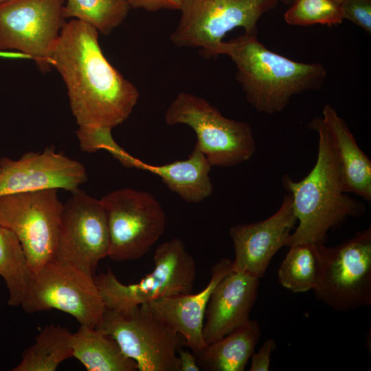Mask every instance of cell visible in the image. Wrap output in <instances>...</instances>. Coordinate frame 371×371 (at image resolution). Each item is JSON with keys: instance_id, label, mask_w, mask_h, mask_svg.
Here are the masks:
<instances>
[{"instance_id": "d6a6232c", "label": "cell", "mask_w": 371, "mask_h": 371, "mask_svg": "<svg viewBox=\"0 0 371 371\" xmlns=\"http://www.w3.org/2000/svg\"><path fill=\"white\" fill-rule=\"evenodd\" d=\"M334 2L337 3V4L339 5H341V3L344 1V0H332Z\"/></svg>"}, {"instance_id": "603a6c76", "label": "cell", "mask_w": 371, "mask_h": 371, "mask_svg": "<svg viewBox=\"0 0 371 371\" xmlns=\"http://www.w3.org/2000/svg\"><path fill=\"white\" fill-rule=\"evenodd\" d=\"M30 275L19 239L12 231L0 225V276L8 291L10 306L21 305Z\"/></svg>"}, {"instance_id": "e0dca14e", "label": "cell", "mask_w": 371, "mask_h": 371, "mask_svg": "<svg viewBox=\"0 0 371 371\" xmlns=\"http://www.w3.org/2000/svg\"><path fill=\"white\" fill-rule=\"evenodd\" d=\"M232 270L233 260L222 258L212 267L210 280L200 292L164 297L148 303L154 313L180 334L186 346L196 354L207 346L203 327L211 293Z\"/></svg>"}, {"instance_id": "ba28073f", "label": "cell", "mask_w": 371, "mask_h": 371, "mask_svg": "<svg viewBox=\"0 0 371 371\" xmlns=\"http://www.w3.org/2000/svg\"><path fill=\"white\" fill-rule=\"evenodd\" d=\"M21 306L28 313L58 309L80 325L94 328L100 326L106 309L94 277L56 259L31 273Z\"/></svg>"}, {"instance_id": "ffe728a7", "label": "cell", "mask_w": 371, "mask_h": 371, "mask_svg": "<svg viewBox=\"0 0 371 371\" xmlns=\"http://www.w3.org/2000/svg\"><path fill=\"white\" fill-rule=\"evenodd\" d=\"M73 357L89 371H135L137 363L101 329L80 325L71 335Z\"/></svg>"}, {"instance_id": "5bb4252c", "label": "cell", "mask_w": 371, "mask_h": 371, "mask_svg": "<svg viewBox=\"0 0 371 371\" xmlns=\"http://www.w3.org/2000/svg\"><path fill=\"white\" fill-rule=\"evenodd\" d=\"M87 180L85 166L56 153L52 146L43 152L26 153L17 160L0 159V196L51 188L73 193Z\"/></svg>"}, {"instance_id": "6da1fadb", "label": "cell", "mask_w": 371, "mask_h": 371, "mask_svg": "<svg viewBox=\"0 0 371 371\" xmlns=\"http://www.w3.org/2000/svg\"><path fill=\"white\" fill-rule=\"evenodd\" d=\"M98 33L86 23L69 20L48 60L63 78L78 126L112 129L129 117L139 93L106 58Z\"/></svg>"}, {"instance_id": "5b68a950", "label": "cell", "mask_w": 371, "mask_h": 371, "mask_svg": "<svg viewBox=\"0 0 371 371\" xmlns=\"http://www.w3.org/2000/svg\"><path fill=\"white\" fill-rule=\"evenodd\" d=\"M153 271L135 284H122L109 269L94 276L106 309L126 311L161 298L192 293L196 276L194 258L180 238L161 244Z\"/></svg>"}, {"instance_id": "f1b7e54d", "label": "cell", "mask_w": 371, "mask_h": 371, "mask_svg": "<svg viewBox=\"0 0 371 371\" xmlns=\"http://www.w3.org/2000/svg\"><path fill=\"white\" fill-rule=\"evenodd\" d=\"M276 348V342L273 339H267L258 352L251 355L249 371H268L271 362V355Z\"/></svg>"}, {"instance_id": "277c9868", "label": "cell", "mask_w": 371, "mask_h": 371, "mask_svg": "<svg viewBox=\"0 0 371 371\" xmlns=\"http://www.w3.org/2000/svg\"><path fill=\"white\" fill-rule=\"evenodd\" d=\"M169 126L185 124L193 129L196 145L212 166L230 167L249 160L256 151L250 125L223 116L203 98L180 92L167 108Z\"/></svg>"}, {"instance_id": "7402d4cb", "label": "cell", "mask_w": 371, "mask_h": 371, "mask_svg": "<svg viewBox=\"0 0 371 371\" xmlns=\"http://www.w3.org/2000/svg\"><path fill=\"white\" fill-rule=\"evenodd\" d=\"M72 333L60 325L46 326L27 348L20 363L12 371H55L65 360L73 357Z\"/></svg>"}, {"instance_id": "8fae6325", "label": "cell", "mask_w": 371, "mask_h": 371, "mask_svg": "<svg viewBox=\"0 0 371 371\" xmlns=\"http://www.w3.org/2000/svg\"><path fill=\"white\" fill-rule=\"evenodd\" d=\"M109 231L108 256L114 260L143 257L162 236L166 218L157 199L149 192L132 188L112 191L101 199Z\"/></svg>"}, {"instance_id": "83f0119b", "label": "cell", "mask_w": 371, "mask_h": 371, "mask_svg": "<svg viewBox=\"0 0 371 371\" xmlns=\"http://www.w3.org/2000/svg\"><path fill=\"white\" fill-rule=\"evenodd\" d=\"M344 19L371 33V0H344L340 5Z\"/></svg>"}, {"instance_id": "836d02e7", "label": "cell", "mask_w": 371, "mask_h": 371, "mask_svg": "<svg viewBox=\"0 0 371 371\" xmlns=\"http://www.w3.org/2000/svg\"><path fill=\"white\" fill-rule=\"evenodd\" d=\"M10 1V0H0V3H4V2H6V1Z\"/></svg>"}, {"instance_id": "52a82bcc", "label": "cell", "mask_w": 371, "mask_h": 371, "mask_svg": "<svg viewBox=\"0 0 371 371\" xmlns=\"http://www.w3.org/2000/svg\"><path fill=\"white\" fill-rule=\"evenodd\" d=\"M280 0H182L179 23L170 41L179 47H198L205 58L217 56L223 38L236 27L256 34L262 14Z\"/></svg>"}, {"instance_id": "4dcf8cb0", "label": "cell", "mask_w": 371, "mask_h": 371, "mask_svg": "<svg viewBox=\"0 0 371 371\" xmlns=\"http://www.w3.org/2000/svg\"><path fill=\"white\" fill-rule=\"evenodd\" d=\"M179 357V371H199V366L197 365L196 358L188 350L177 349Z\"/></svg>"}, {"instance_id": "1f68e13d", "label": "cell", "mask_w": 371, "mask_h": 371, "mask_svg": "<svg viewBox=\"0 0 371 371\" xmlns=\"http://www.w3.org/2000/svg\"><path fill=\"white\" fill-rule=\"evenodd\" d=\"M285 4H291L294 0H281Z\"/></svg>"}, {"instance_id": "f546056e", "label": "cell", "mask_w": 371, "mask_h": 371, "mask_svg": "<svg viewBox=\"0 0 371 371\" xmlns=\"http://www.w3.org/2000/svg\"><path fill=\"white\" fill-rule=\"evenodd\" d=\"M130 8L156 12L162 9L179 10L182 0H126Z\"/></svg>"}, {"instance_id": "3957f363", "label": "cell", "mask_w": 371, "mask_h": 371, "mask_svg": "<svg viewBox=\"0 0 371 371\" xmlns=\"http://www.w3.org/2000/svg\"><path fill=\"white\" fill-rule=\"evenodd\" d=\"M216 54L231 58L247 102L257 111L269 115L284 110L293 95L320 88L326 77L323 65L278 54L262 44L256 34L244 33L223 41Z\"/></svg>"}, {"instance_id": "d4e9b609", "label": "cell", "mask_w": 371, "mask_h": 371, "mask_svg": "<svg viewBox=\"0 0 371 371\" xmlns=\"http://www.w3.org/2000/svg\"><path fill=\"white\" fill-rule=\"evenodd\" d=\"M289 248L278 269L279 283L293 293L313 290L319 271L315 246L300 244Z\"/></svg>"}, {"instance_id": "cb8c5ba5", "label": "cell", "mask_w": 371, "mask_h": 371, "mask_svg": "<svg viewBox=\"0 0 371 371\" xmlns=\"http://www.w3.org/2000/svg\"><path fill=\"white\" fill-rule=\"evenodd\" d=\"M130 9L126 0H66L63 14L108 35L125 20Z\"/></svg>"}, {"instance_id": "9a60e30c", "label": "cell", "mask_w": 371, "mask_h": 371, "mask_svg": "<svg viewBox=\"0 0 371 371\" xmlns=\"http://www.w3.org/2000/svg\"><path fill=\"white\" fill-rule=\"evenodd\" d=\"M297 221L292 197L288 193L270 217L232 226L229 233L235 254L233 270L262 278L273 257L286 245Z\"/></svg>"}, {"instance_id": "7a4b0ae2", "label": "cell", "mask_w": 371, "mask_h": 371, "mask_svg": "<svg viewBox=\"0 0 371 371\" xmlns=\"http://www.w3.org/2000/svg\"><path fill=\"white\" fill-rule=\"evenodd\" d=\"M318 134L317 160L311 172L298 181L288 175L282 179L291 194L298 225L290 234L286 247L326 243L328 232L341 227L350 217L358 218L365 205L344 192L336 155L322 117L308 124Z\"/></svg>"}, {"instance_id": "4316f807", "label": "cell", "mask_w": 371, "mask_h": 371, "mask_svg": "<svg viewBox=\"0 0 371 371\" xmlns=\"http://www.w3.org/2000/svg\"><path fill=\"white\" fill-rule=\"evenodd\" d=\"M111 130L109 128L79 126L76 133L81 150L86 153L107 150L124 167L136 169L139 159L131 156L116 143Z\"/></svg>"}, {"instance_id": "4fadbf2b", "label": "cell", "mask_w": 371, "mask_h": 371, "mask_svg": "<svg viewBox=\"0 0 371 371\" xmlns=\"http://www.w3.org/2000/svg\"><path fill=\"white\" fill-rule=\"evenodd\" d=\"M63 205L54 259L93 276L108 256L110 238L101 200L78 189Z\"/></svg>"}, {"instance_id": "44dd1931", "label": "cell", "mask_w": 371, "mask_h": 371, "mask_svg": "<svg viewBox=\"0 0 371 371\" xmlns=\"http://www.w3.org/2000/svg\"><path fill=\"white\" fill-rule=\"evenodd\" d=\"M261 336L259 324L249 319L196 355L212 371H243Z\"/></svg>"}, {"instance_id": "d6986e66", "label": "cell", "mask_w": 371, "mask_h": 371, "mask_svg": "<svg viewBox=\"0 0 371 371\" xmlns=\"http://www.w3.org/2000/svg\"><path fill=\"white\" fill-rule=\"evenodd\" d=\"M212 165L195 144L186 159L159 166L141 162L139 170L157 175L173 192L188 203H197L213 192L210 176Z\"/></svg>"}, {"instance_id": "9c48e42d", "label": "cell", "mask_w": 371, "mask_h": 371, "mask_svg": "<svg viewBox=\"0 0 371 371\" xmlns=\"http://www.w3.org/2000/svg\"><path fill=\"white\" fill-rule=\"evenodd\" d=\"M63 205L56 188L0 196V225L19 239L30 273L54 259Z\"/></svg>"}, {"instance_id": "8992f818", "label": "cell", "mask_w": 371, "mask_h": 371, "mask_svg": "<svg viewBox=\"0 0 371 371\" xmlns=\"http://www.w3.org/2000/svg\"><path fill=\"white\" fill-rule=\"evenodd\" d=\"M319 271L315 297L346 312L371 305V227L333 247L315 246Z\"/></svg>"}, {"instance_id": "484cf974", "label": "cell", "mask_w": 371, "mask_h": 371, "mask_svg": "<svg viewBox=\"0 0 371 371\" xmlns=\"http://www.w3.org/2000/svg\"><path fill=\"white\" fill-rule=\"evenodd\" d=\"M284 19L289 25L300 26H333L344 20L340 5L332 0H294Z\"/></svg>"}, {"instance_id": "2e32d148", "label": "cell", "mask_w": 371, "mask_h": 371, "mask_svg": "<svg viewBox=\"0 0 371 371\" xmlns=\"http://www.w3.org/2000/svg\"><path fill=\"white\" fill-rule=\"evenodd\" d=\"M260 279L232 270L214 287L205 311L203 336L206 344L222 339L249 319Z\"/></svg>"}, {"instance_id": "30bf717a", "label": "cell", "mask_w": 371, "mask_h": 371, "mask_svg": "<svg viewBox=\"0 0 371 371\" xmlns=\"http://www.w3.org/2000/svg\"><path fill=\"white\" fill-rule=\"evenodd\" d=\"M113 338L139 371H179V334L148 303L126 311L105 309L97 328Z\"/></svg>"}, {"instance_id": "7c38bea8", "label": "cell", "mask_w": 371, "mask_h": 371, "mask_svg": "<svg viewBox=\"0 0 371 371\" xmlns=\"http://www.w3.org/2000/svg\"><path fill=\"white\" fill-rule=\"evenodd\" d=\"M65 0H10L0 3V50H18L43 72L66 19Z\"/></svg>"}, {"instance_id": "ac0fdd59", "label": "cell", "mask_w": 371, "mask_h": 371, "mask_svg": "<svg viewBox=\"0 0 371 371\" xmlns=\"http://www.w3.org/2000/svg\"><path fill=\"white\" fill-rule=\"evenodd\" d=\"M322 114L336 155L344 192L370 201V159L359 148L346 122L333 106L326 104Z\"/></svg>"}]
</instances>
